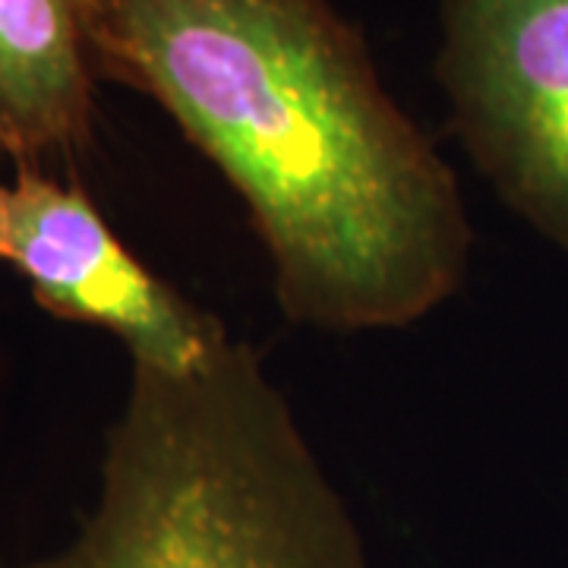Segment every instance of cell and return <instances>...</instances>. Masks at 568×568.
<instances>
[{
	"label": "cell",
	"instance_id": "8992f818",
	"mask_svg": "<svg viewBox=\"0 0 568 568\" xmlns=\"http://www.w3.org/2000/svg\"><path fill=\"white\" fill-rule=\"evenodd\" d=\"M3 155H10V152H7V145L0 140V159ZM7 190H10V183L0 181V260H3V234H7Z\"/></svg>",
	"mask_w": 568,
	"mask_h": 568
},
{
	"label": "cell",
	"instance_id": "6da1fadb",
	"mask_svg": "<svg viewBox=\"0 0 568 568\" xmlns=\"http://www.w3.org/2000/svg\"><path fill=\"white\" fill-rule=\"evenodd\" d=\"M95 44L244 200L291 323L405 328L458 294L455 171L328 0H102Z\"/></svg>",
	"mask_w": 568,
	"mask_h": 568
},
{
	"label": "cell",
	"instance_id": "5b68a950",
	"mask_svg": "<svg viewBox=\"0 0 568 568\" xmlns=\"http://www.w3.org/2000/svg\"><path fill=\"white\" fill-rule=\"evenodd\" d=\"M99 17L102 0H0V140L17 164L85 152Z\"/></svg>",
	"mask_w": 568,
	"mask_h": 568
},
{
	"label": "cell",
	"instance_id": "7a4b0ae2",
	"mask_svg": "<svg viewBox=\"0 0 568 568\" xmlns=\"http://www.w3.org/2000/svg\"><path fill=\"white\" fill-rule=\"evenodd\" d=\"M0 568H369L364 537L263 357L130 369L99 493L61 549Z\"/></svg>",
	"mask_w": 568,
	"mask_h": 568
},
{
	"label": "cell",
	"instance_id": "277c9868",
	"mask_svg": "<svg viewBox=\"0 0 568 568\" xmlns=\"http://www.w3.org/2000/svg\"><path fill=\"white\" fill-rule=\"evenodd\" d=\"M3 260L44 310L111 332L136 366L190 376L234 342L118 241L80 183L39 164H17L7 190Z\"/></svg>",
	"mask_w": 568,
	"mask_h": 568
},
{
	"label": "cell",
	"instance_id": "3957f363",
	"mask_svg": "<svg viewBox=\"0 0 568 568\" xmlns=\"http://www.w3.org/2000/svg\"><path fill=\"white\" fill-rule=\"evenodd\" d=\"M436 77L470 162L568 253V0H443Z\"/></svg>",
	"mask_w": 568,
	"mask_h": 568
}]
</instances>
